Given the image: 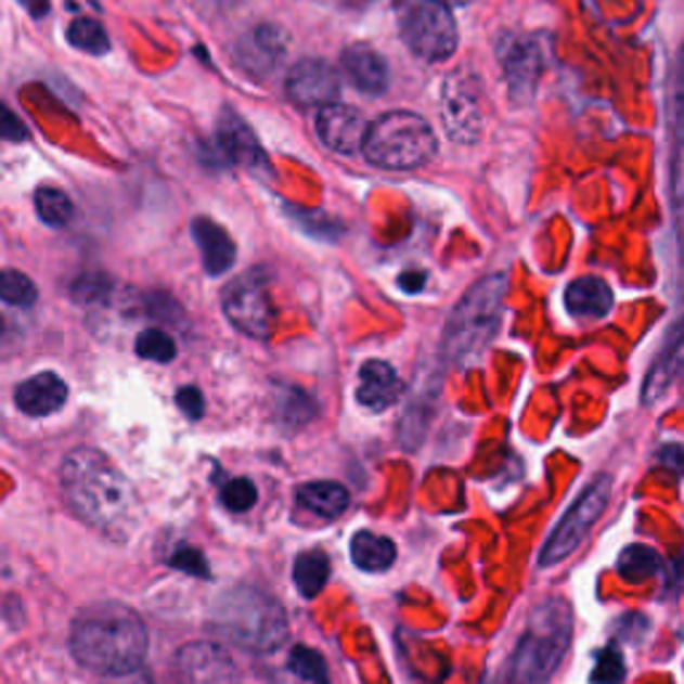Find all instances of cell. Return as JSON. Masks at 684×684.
Listing matches in <instances>:
<instances>
[{
    "instance_id": "obj_32",
    "label": "cell",
    "mask_w": 684,
    "mask_h": 684,
    "mask_svg": "<svg viewBox=\"0 0 684 684\" xmlns=\"http://www.w3.org/2000/svg\"><path fill=\"white\" fill-rule=\"evenodd\" d=\"M222 503L225 508L233 511V514H246L249 508H255L257 503V487L251 485L249 479H230L225 487H222Z\"/></svg>"
},
{
    "instance_id": "obj_17",
    "label": "cell",
    "mask_w": 684,
    "mask_h": 684,
    "mask_svg": "<svg viewBox=\"0 0 684 684\" xmlns=\"http://www.w3.org/2000/svg\"><path fill=\"white\" fill-rule=\"evenodd\" d=\"M14 401L30 417L54 415V412H60L65 406L67 385L54 372H40V375L30 377V380L16 385Z\"/></svg>"
},
{
    "instance_id": "obj_20",
    "label": "cell",
    "mask_w": 684,
    "mask_h": 684,
    "mask_svg": "<svg viewBox=\"0 0 684 684\" xmlns=\"http://www.w3.org/2000/svg\"><path fill=\"white\" fill-rule=\"evenodd\" d=\"M217 145L228 155L233 164H244L249 169L266 164V153H262L260 142L255 140L249 126L241 120V115L225 113L220 120V129H217Z\"/></svg>"
},
{
    "instance_id": "obj_35",
    "label": "cell",
    "mask_w": 684,
    "mask_h": 684,
    "mask_svg": "<svg viewBox=\"0 0 684 684\" xmlns=\"http://www.w3.org/2000/svg\"><path fill=\"white\" fill-rule=\"evenodd\" d=\"M107 295H111V279L102 273H89L73 284V297L80 302L105 300Z\"/></svg>"
},
{
    "instance_id": "obj_14",
    "label": "cell",
    "mask_w": 684,
    "mask_h": 684,
    "mask_svg": "<svg viewBox=\"0 0 684 684\" xmlns=\"http://www.w3.org/2000/svg\"><path fill=\"white\" fill-rule=\"evenodd\" d=\"M366 129H370V124H366L364 115L356 111V107L340 105V102L321 107L319 118H315V131H319L321 142L330 151L343 155L361 151Z\"/></svg>"
},
{
    "instance_id": "obj_15",
    "label": "cell",
    "mask_w": 684,
    "mask_h": 684,
    "mask_svg": "<svg viewBox=\"0 0 684 684\" xmlns=\"http://www.w3.org/2000/svg\"><path fill=\"white\" fill-rule=\"evenodd\" d=\"M545 51L540 49L538 38H511V46L503 51V65L508 73L511 94L530 96L543 73Z\"/></svg>"
},
{
    "instance_id": "obj_33",
    "label": "cell",
    "mask_w": 684,
    "mask_h": 684,
    "mask_svg": "<svg viewBox=\"0 0 684 684\" xmlns=\"http://www.w3.org/2000/svg\"><path fill=\"white\" fill-rule=\"evenodd\" d=\"M625 680V663L615 647H605L591 671V684H620Z\"/></svg>"
},
{
    "instance_id": "obj_6",
    "label": "cell",
    "mask_w": 684,
    "mask_h": 684,
    "mask_svg": "<svg viewBox=\"0 0 684 684\" xmlns=\"http://www.w3.org/2000/svg\"><path fill=\"white\" fill-rule=\"evenodd\" d=\"M436 137L428 120L417 113L393 111L370 124L364 137L366 160L388 171H412L430 164L436 155Z\"/></svg>"
},
{
    "instance_id": "obj_36",
    "label": "cell",
    "mask_w": 684,
    "mask_h": 684,
    "mask_svg": "<svg viewBox=\"0 0 684 684\" xmlns=\"http://www.w3.org/2000/svg\"><path fill=\"white\" fill-rule=\"evenodd\" d=\"M30 137V129L9 105L0 102V140L5 142H25Z\"/></svg>"
},
{
    "instance_id": "obj_5",
    "label": "cell",
    "mask_w": 684,
    "mask_h": 684,
    "mask_svg": "<svg viewBox=\"0 0 684 684\" xmlns=\"http://www.w3.org/2000/svg\"><path fill=\"white\" fill-rule=\"evenodd\" d=\"M503 300L505 275H487L465 292L447 321L444 345H441L447 359L465 364L492 343L503 319Z\"/></svg>"
},
{
    "instance_id": "obj_2",
    "label": "cell",
    "mask_w": 684,
    "mask_h": 684,
    "mask_svg": "<svg viewBox=\"0 0 684 684\" xmlns=\"http://www.w3.org/2000/svg\"><path fill=\"white\" fill-rule=\"evenodd\" d=\"M70 653L94 674L129 676L145 663L147 625L124 602H96L73 618Z\"/></svg>"
},
{
    "instance_id": "obj_3",
    "label": "cell",
    "mask_w": 684,
    "mask_h": 684,
    "mask_svg": "<svg viewBox=\"0 0 684 684\" xmlns=\"http://www.w3.org/2000/svg\"><path fill=\"white\" fill-rule=\"evenodd\" d=\"M209 625L220 640L246 653H275L289 636V618L275 596L257 585H233L211 607Z\"/></svg>"
},
{
    "instance_id": "obj_7",
    "label": "cell",
    "mask_w": 684,
    "mask_h": 684,
    "mask_svg": "<svg viewBox=\"0 0 684 684\" xmlns=\"http://www.w3.org/2000/svg\"><path fill=\"white\" fill-rule=\"evenodd\" d=\"M396 25L412 54L428 62H444L457 49L455 16L436 0H393Z\"/></svg>"
},
{
    "instance_id": "obj_38",
    "label": "cell",
    "mask_w": 684,
    "mask_h": 684,
    "mask_svg": "<svg viewBox=\"0 0 684 684\" xmlns=\"http://www.w3.org/2000/svg\"><path fill=\"white\" fill-rule=\"evenodd\" d=\"M423 275H401V286H410L406 292H417L420 284H423Z\"/></svg>"
},
{
    "instance_id": "obj_24",
    "label": "cell",
    "mask_w": 684,
    "mask_h": 684,
    "mask_svg": "<svg viewBox=\"0 0 684 684\" xmlns=\"http://www.w3.org/2000/svg\"><path fill=\"white\" fill-rule=\"evenodd\" d=\"M297 503L321 519H337L350 505V494L340 481H308L297 490Z\"/></svg>"
},
{
    "instance_id": "obj_19",
    "label": "cell",
    "mask_w": 684,
    "mask_h": 684,
    "mask_svg": "<svg viewBox=\"0 0 684 684\" xmlns=\"http://www.w3.org/2000/svg\"><path fill=\"white\" fill-rule=\"evenodd\" d=\"M343 70L364 94H383L388 89V65L372 46L353 43L343 51Z\"/></svg>"
},
{
    "instance_id": "obj_28",
    "label": "cell",
    "mask_w": 684,
    "mask_h": 684,
    "mask_svg": "<svg viewBox=\"0 0 684 684\" xmlns=\"http://www.w3.org/2000/svg\"><path fill=\"white\" fill-rule=\"evenodd\" d=\"M67 40L86 54H105L111 49V38H107L105 27L96 20H89V16H78L76 22H70L67 27Z\"/></svg>"
},
{
    "instance_id": "obj_26",
    "label": "cell",
    "mask_w": 684,
    "mask_h": 684,
    "mask_svg": "<svg viewBox=\"0 0 684 684\" xmlns=\"http://www.w3.org/2000/svg\"><path fill=\"white\" fill-rule=\"evenodd\" d=\"M618 572L625 583H645L660 572V556L647 545H629L620 551Z\"/></svg>"
},
{
    "instance_id": "obj_39",
    "label": "cell",
    "mask_w": 684,
    "mask_h": 684,
    "mask_svg": "<svg viewBox=\"0 0 684 684\" xmlns=\"http://www.w3.org/2000/svg\"><path fill=\"white\" fill-rule=\"evenodd\" d=\"M436 3H441V5H447V9H450V5H465V3H470V0H436Z\"/></svg>"
},
{
    "instance_id": "obj_34",
    "label": "cell",
    "mask_w": 684,
    "mask_h": 684,
    "mask_svg": "<svg viewBox=\"0 0 684 684\" xmlns=\"http://www.w3.org/2000/svg\"><path fill=\"white\" fill-rule=\"evenodd\" d=\"M169 565L175 567V570H182V572L193 575V578H201V580H209L211 578L209 562L204 559V554H201V551L191 549V545H182V549H177L175 554L169 556Z\"/></svg>"
},
{
    "instance_id": "obj_42",
    "label": "cell",
    "mask_w": 684,
    "mask_h": 684,
    "mask_svg": "<svg viewBox=\"0 0 684 684\" xmlns=\"http://www.w3.org/2000/svg\"><path fill=\"white\" fill-rule=\"evenodd\" d=\"M0 335H3V319H0Z\"/></svg>"
},
{
    "instance_id": "obj_30",
    "label": "cell",
    "mask_w": 684,
    "mask_h": 684,
    "mask_svg": "<svg viewBox=\"0 0 684 684\" xmlns=\"http://www.w3.org/2000/svg\"><path fill=\"white\" fill-rule=\"evenodd\" d=\"M0 300L14 305V308H30L38 300V289L33 279H27L20 270H3L0 273Z\"/></svg>"
},
{
    "instance_id": "obj_16",
    "label": "cell",
    "mask_w": 684,
    "mask_h": 684,
    "mask_svg": "<svg viewBox=\"0 0 684 684\" xmlns=\"http://www.w3.org/2000/svg\"><path fill=\"white\" fill-rule=\"evenodd\" d=\"M401 393H404V383L388 361L372 359L361 366L359 388H356L361 406H366L370 412H383L393 406L401 399Z\"/></svg>"
},
{
    "instance_id": "obj_37",
    "label": "cell",
    "mask_w": 684,
    "mask_h": 684,
    "mask_svg": "<svg viewBox=\"0 0 684 684\" xmlns=\"http://www.w3.org/2000/svg\"><path fill=\"white\" fill-rule=\"evenodd\" d=\"M177 404H180V410L191 420L204 417V396H201V390L193 388V385L177 390Z\"/></svg>"
},
{
    "instance_id": "obj_21",
    "label": "cell",
    "mask_w": 684,
    "mask_h": 684,
    "mask_svg": "<svg viewBox=\"0 0 684 684\" xmlns=\"http://www.w3.org/2000/svg\"><path fill=\"white\" fill-rule=\"evenodd\" d=\"M567 310L580 319H599L612 308V289L596 275H580L567 286Z\"/></svg>"
},
{
    "instance_id": "obj_13",
    "label": "cell",
    "mask_w": 684,
    "mask_h": 684,
    "mask_svg": "<svg viewBox=\"0 0 684 684\" xmlns=\"http://www.w3.org/2000/svg\"><path fill=\"white\" fill-rule=\"evenodd\" d=\"M286 94L295 105L326 107L340 96V76L332 65L321 60L297 62L286 78Z\"/></svg>"
},
{
    "instance_id": "obj_27",
    "label": "cell",
    "mask_w": 684,
    "mask_h": 684,
    "mask_svg": "<svg viewBox=\"0 0 684 684\" xmlns=\"http://www.w3.org/2000/svg\"><path fill=\"white\" fill-rule=\"evenodd\" d=\"M36 211L40 220L51 228H65L73 220V201L70 195L62 193L60 188H38L36 191Z\"/></svg>"
},
{
    "instance_id": "obj_23",
    "label": "cell",
    "mask_w": 684,
    "mask_h": 684,
    "mask_svg": "<svg viewBox=\"0 0 684 684\" xmlns=\"http://www.w3.org/2000/svg\"><path fill=\"white\" fill-rule=\"evenodd\" d=\"M680 364H682V335H680V326H674V330H671L669 345L660 350L658 361H655L653 370H649L645 388H642V401H645V404H655V401H658L660 396L671 388L676 372H680Z\"/></svg>"
},
{
    "instance_id": "obj_31",
    "label": "cell",
    "mask_w": 684,
    "mask_h": 684,
    "mask_svg": "<svg viewBox=\"0 0 684 684\" xmlns=\"http://www.w3.org/2000/svg\"><path fill=\"white\" fill-rule=\"evenodd\" d=\"M137 353H140V359L166 364V361H171L177 356V345L166 332L145 330L137 337Z\"/></svg>"
},
{
    "instance_id": "obj_9",
    "label": "cell",
    "mask_w": 684,
    "mask_h": 684,
    "mask_svg": "<svg viewBox=\"0 0 684 684\" xmlns=\"http://www.w3.org/2000/svg\"><path fill=\"white\" fill-rule=\"evenodd\" d=\"M441 118L444 129L460 145H474L485 131V107H481L479 80L465 73H455L444 80L441 91Z\"/></svg>"
},
{
    "instance_id": "obj_22",
    "label": "cell",
    "mask_w": 684,
    "mask_h": 684,
    "mask_svg": "<svg viewBox=\"0 0 684 684\" xmlns=\"http://www.w3.org/2000/svg\"><path fill=\"white\" fill-rule=\"evenodd\" d=\"M350 559L361 572H385L396 562V543L385 534L359 530L350 538Z\"/></svg>"
},
{
    "instance_id": "obj_25",
    "label": "cell",
    "mask_w": 684,
    "mask_h": 684,
    "mask_svg": "<svg viewBox=\"0 0 684 684\" xmlns=\"http://www.w3.org/2000/svg\"><path fill=\"white\" fill-rule=\"evenodd\" d=\"M292 578H295V585L302 594V599H315L332 578L330 556L324 551H305V554L295 559Z\"/></svg>"
},
{
    "instance_id": "obj_1",
    "label": "cell",
    "mask_w": 684,
    "mask_h": 684,
    "mask_svg": "<svg viewBox=\"0 0 684 684\" xmlns=\"http://www.w3.org/2000/svg\"><path fill=\"white\" fill-rule=\"evenodd\" d=\"M62 492L80 521L115 543H129L142 527V503L134 485L111 457L78 447L62 460Z\"/></svg>"
},
{
    "instance_id": "obj_29",
    "label": "cell",
    "mask_w": 684,
    "mask_h": 684,
    "mask_svg": "<svg viewBox=\"0 0 684 684\" xmlns=\"http://www.w3.org/2000/svg\"><path fill=\"white\" fill-rule=\"evenodd\" d=\"M289 671L310 684H330V669H326L324 655L315 649L297 645L289 655Z\"/></svg>"
},
{
    "instance_id": "obj_12",
    "label": "cell",
    "mask_w": 684,
    "mask_h": 684,
    "mask_svg": "<svg viewBox=\"0 0 684 684\" xmlns=\"http://www.w3.org/2000/svg\"><path fill=\"white\" fill-rule=\"evenodd\" d=\"M286 54V38L279 27L255 25L235 43V65L249 78H268Z\"/></svg>"
},
{
    "instance_id": "obj_4",
    "label": "cell",
    "mask_w": 684,
    "mask_h": 684,
    "mask_svg": "<svg viewBox=\"0 0 684 684\" xmlns=\"http://www.w3.org/2000/svg\"><path fill=\"white\" fill-rule=\"evenodd\" d=\"M572 607L562 596L534 605L508 660L511 684H549L572 642Z\"/></svg>"
},
{
    "instance_id": "obj_40",
    "label": "cell",
    "mask_w": 684,
    "mask_h": 684,
    "mask_svg": "<svg viewBox=\"0 0 684 684\" xmlns=\"http://www.w3.org/2000/svg\"><path fill=\"white\" fill-rule=\"evenodd\" d=\"M134 674H137V671H134ZM134 674H129L131 676L129 684H153L151 680H147V676H134Z\"/></svg>"
},
{
    "instance_id": "obj_41",
    "label": "cell",
    "mask_w": 684,
    "mask_h": 684,
    "mask_svg": "<svg viewBox=\"0 0 684 684\" xmlns=\"http://www.w3.org/2000/svg\"><path fill=\"white\" fill-rule=\"evenodd\" d=\"M337 3H370V0H337Z\"/></svg>"
},
{
    "instance_id": "obj_8",
    "label": "cell",
    "mask_w": 684,
    "mask_h": 684,
    "mask_svg": "<svg viewBox=\"0 0 684 684\" xmlns=\"http://www.w3.org/2000/svg\"><path fill=\"white\" fill-rule=\"evenodd\" d=\"M609 494H612V476H599V479L591 481L580 498L575 500L565 516H562L559 525L554 527V532L545 540L543 551H540V567H556L565 559H570L575 551L583 545V540L589 538V532L594 530L596 521L602 519V514L609 505Z\"/></svg>"
},
{
    "instance_id": "obj_10",
    "label": "cell",
    "mask_w": 684,
    "mask_h": 684,
    "mask_svg": "<svg viewBox=\"0 0 684 684\" xmlns=\"http://www.w3.org/2000/svg\"><path fill=\"white\" fill-rule=\"evenodd\" d=\"M222 308H225L230 324L244 332L246 337L268 340L273 332V305H270L262 281L255 275H241L233 284H228L225 295H222Z\"/></svg>"
},
{
    "instance_id": "obj_11",
    "label": "cell",
    "mask_w": 684,
    "mask_h": 684,
    "mask_svg": "<svg viewBox=\"0 0 684 684\" xmlns=\"http://www.w3.org/2000/svg\"><path fill=\"white\" fill-rule=\"evenodd\" d=\"M177 684H241L233 655L220 642H191L171 660Z\"/></svg>"
},
{
    "instance_id": "obj_18",
    "label": "cell",
    "mask_w": 684,
    "mask_h": 684,
    "mask_svg": "<svg viewBox=\"0 0 684 684\" xmlns=\"http://www.w3.org/2000/svg\"><path fill=\"white\" fill-rule=\"evenodd\" d=\"M191 233H193L195 244H198L201 257H204L206 273L222 275L233 268L235 244L220 222L209 220V217H198V220H193Z\"/></svg>"
}]
</instances>
